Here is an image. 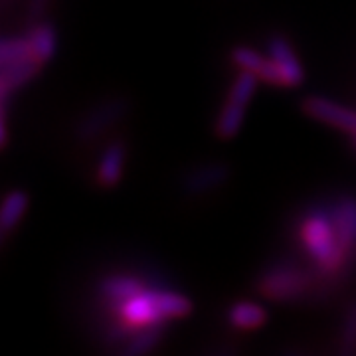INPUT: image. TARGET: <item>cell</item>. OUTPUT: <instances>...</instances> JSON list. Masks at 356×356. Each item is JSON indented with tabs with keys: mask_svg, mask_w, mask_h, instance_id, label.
I'll return each mask as SVG.
<instances>
[{
	"mask_svg": "<svg viewBox=\"0 0 356 356\" xmlns=\"http://www.w3.org/2000/svg\"><path fill=\"white\" fill-rule=\"evenodd\" d=\"M299 238L323 275L337 277L344 267L353 264L339 238L331 208L327 212L315 210L307 214L299 226Z\"/></svg>",
	"mask_w": 356,
	"mask_h": 356,
	"instance_id": "1",
	"label": "cell"
},
{
	"mask_svg": "<svg viewBox=\"0 0 356 356\" xmlns=\"http://www.w3.org/2000/svg\"><path fill=\"white\" fill-rule=\"evenodd\" d=\"M113 307L119 323H123L129 331L168 323L170 318H182L192 313V301L186 295L163 289H145Z\"/></svg>",
	"mask_w": 356,
	"mask_h": 356,
	"instance_id": "2",
	"label": "cell"
},
{
	"mask_svg": "<svg viewBox=\"0 0 356 356\" xmlns=\"http://www.w3.org/2000/svg\"><path fill=\"white\" fill-rule=\"evenodd\" d=\"M257 81H259V77L254 76L248 70H240V74L234 77V81L229 86L228 97L222 105V109L218 113L216 125H214V131L220 139H234L240 133L243 119H245V111L254 99Z\"/></svg>",
	"mask_w": 356,
	"mask_h": 356,
	"instance_id": "3",
	"label": "cell"
},
{
	"mask_svg": "<svg viewBox=\"0 0 356 356\" xmlns=\"http://www.w3.org/2000/svg\"><path fill=\"white\" fill-rule=\"evenodd\" d=\"M313 275L295 264H275L257 277V291L271 301H297L309 295Z\"/></svg>",
	"mask_w": 356,
	"mask_h": 356,
	"instance_id": "4",
	"label": "cell"
},
{
	"mask_svg": "<svg viewBox=\"0 0 356 356\" xmlns=\"http://www.w3.org/2000/svg\"><path fill=\"white\" fill-rule=\"evenodd\" d=\"M305 115H309L311 119H317L325 125H331V127L341 129L346 133H355L356 131V111L355 109H348L341 103L332 102L329 97H323V95H309L301 103Z\"/></svg>",
	"mask_w": 356,
	"mask_h": 356,
	"instance_id": "5",
	"label": "cell"
},
{
	"mask_svg": "<svg viewBox=\"0 0 356 356\" xmlns=\"http://www.w3.org/2000/svg\"><path fill=\"white\" fill-rule=\"evenodd\" d=\"M267 56L275 62L281 76V88H299L305 81V67L285 36H271L267 42Z\"/></svg>",
	"mask_w": 356,
	"mask_h": 356,
	"instance_id": "6",
	"label": "cell"
},
{
	"mask_svg": "<svg viewBox=\"0 0 356 356\" xmlns=\"http://www.w3.org/2000/svg\"><path fill=\"white\" fill-rule=\"evenodd\" d=\"M229 175H232V168L228 163L214 161V163H206L188 170L180 180V186L191 196H200V194H208L224 186L229 180Z\"/></svg>",
	"mask_w": 356,
	"mask_h": 356,
	"instance_id": "7",
	"label": "cell"
},
{
	"mask_svg": "<svg viewBox=\"0 0 356 356\" xmlns=\"http://www.w3.org/2000/svg\"><path fill=\"white\" fill-rule=\"evenodd\" d=\"M125 165H127V145L121 139L107 143L95 166L97 184L102 188H115L123 178Z\"/></svg>",
	"mask_w": 356,
	"mask_h": 356,
	"instance_id": "8",
	"label": "cell"
},
{
	"mask_svg": "<svg viewBox=\"0 0 356 356\" xmlns=\"http://www.w3.org/2000/svg\"><path fill=\"white\" fill-rule=\"evenodd\" d=\"M229 58L240 70H248L254 76L259 77V81H266L269 86H275V88L280 86L281 88L280 70H277V65H275V62L271 58L261 56L259 51L250 48V46H236V48H232Z\"/></svg>",
	"mask_w": 356,
	"mask_h": 356,
	"instance_id": "9",
	"label": "cell"
},
{
	"mask_svg": "<svg viewBox=\"0 0 356 356\" xmlns=\"http://www.w3.org/2000/svg\"><path fill=\"white\" fill-rule=\"evenodd\" d=\"M125 113H127V102L125 99L105 102L99 107H95L93 111H89L86 119H81V123L77 125V137L79 139L97 137L102 131L111 127Z\"/></svg>",
	"mask_w": 356,
	"mask_h": 356,
	"instance_id": "10",
	"label": "cell"
},
{
	"mask_svg": "<svg viewBox=\"0 0 356 356\" xmlns=\"http://www.w3.org/2000/svg\"><path fill=\"white\" fill-rule=\"evenodd\" d=\"M332 218L337 224L339 238L343 242L350 261L356 259V198L355 196H341L331 206Z\"/></svg>",
	"mask_w": 356,
	"mask_h": 356,
	"instance_id": "11",
	"label": "cell"
},
{
	"mask_svg": "<svg viewBox=\"0 0 356 356\" xmlns=\"http://www.w3.org/2000/svg\"><path fill=\"white\" fill-rule=\"evenodd\" d=\"M228 323L238 329V331H254L264 327L267 321L266 307L255 303V301H236L234 305H229Z\"/></svg>",
	"mask_w": 356,
	"mask_h": 356,
	"instance_id": "12",
	"label": "cell"
},
{
	"mask_svg": "<svg viewBox=\"0 0 356 356\" xmlns=\"http://www.w3.org/2000/svg\"><path fill=\"white\" fill-rule=\"evenodd\" d=\"M145 289H147V285L139 277H133V275H109L99 283V293L111 307L137 295V293L145 291Z\"/></svg>",
	"mask_w": 356,
	"mask_h": 356,
	"instance_id": "13",
	"label": "cell"
},
{
	"mask_svg": "<svg viewBox=\"0 0 356 356\" xmlns=\"http://www.w3.org/2000/svg\"><path fill=\"white\" fill-rule=\"evenodd\" d=\"M166 332V323H156V325H147V327H139L135 332L125 341L123 353L129 356L147 355L154 350L159 344L163 343Z\"/></svg>",
	"mask_w": 356,
	"mask_h": 356,
	"instance_id": "14",
	"label": "cell"
},
{
	"mask_svg": "<svg viewBox=\"0 0 356 356\" xmlns=\"http://www.w3.org/2000/svg\"><path fill=\"white\" fill-rule=\"evenodd\" d=\"M42 65L28 60V62H18V64L6 65L0 70V105H4L6 95L16 88H22L30 79L38 76Z\"/></svg>",
	"mask_w": 356,
	"mask_h": 356,
	"instance_id": "15",
	"label": "cell"
},
{
	"mask_svg": "<svg viewBox=\"0 0 356 356\" xmlns=\"http://www.w3.org/2000/svg\"><path fill=\"white\" fill-rule=\"evenodd\" d=\"M30 48H32V58L34 62H38L40 65H44L46 62H50L58 48V36L56 30L51 24H38L28 36Z\"/></svg>",
	"mask_w": 356,
	"mask_h": 356,
	"instance_id": "16",
	"label": "cell"
},
{
	"mask_svg": "<svg viewBox=\"0 0 356 356\" xmlns=\"http://www.w3.org/2000/svg\"><path fill=\"white\" fill-rule=\"evenodd\" d=\"M26 208H28V194L22 191L10 192L0 204V228L4 232L13 229L20 222V218L24 216Z\"/></svg>",
	"mask_w": 356,
	"mask_h": 356,
	"instance_id": "17",
	"label": "cell"
},
{
	"mask_svg": "<svg viewBox=\"0 0 356 356\" xmlns=\"http://www.w3.org/2000/svg\"><path fill=\"white\" fill-rule=\"evenodd\" d=\"M32 58V48L28 38L22 40H0V70L6 65L18 64V62H28ZM38 64V62H36Z\"/></svg>",
	"mask_w": 356,
	"mask_h": 356,
	"instance_id": "18",
	"label": "cell"
},
{
	"mask_svg": "<svg viewBox=\"0 0 356 356\" xmlns=\"http://www.w3.org/2000/svg\"><path fill=\"white\" fill-rule=\"evenodd\" d=\"M339 350L343 355L356 353V305L350 307V311L343 318V329H341V337H339Z\"/></svg>",
	"mask_w": 356,
	"mask_h": 356,
	"instance_id": "19",
	"label": "cell"
},
{
	"mask_svg": "<svg viewBox=\"0 0 356 356\" xmlns=\"http://www.w3.org/2000/svg\"><path fill=\"white\" fill-rule=\"evenodd\" d=\"M4 117H6V107L0 105V147L6 143V129H4Z\"/></svg>",
	"mask_w": 356,
	"mask_h": 356,
	"instance_id": "20",
	"label": "cell"
},
{
	"mask_svg": "<svg viewBox=\"0 0 356 356\" xmlns=\"http://www.w3.org/2000/svg\"><path fill=\"white\" fill-rule=\"evenodd\" d=\"M353 143H355V149H356V131L353 133Z\"/></svg>",
	"mask_w": 356,
	"mask_h": 356,
	"instance_id": "21",
	"label": "cell"
}]
</instances>
